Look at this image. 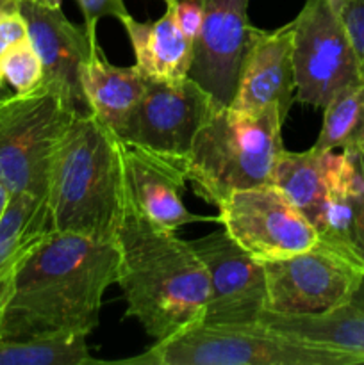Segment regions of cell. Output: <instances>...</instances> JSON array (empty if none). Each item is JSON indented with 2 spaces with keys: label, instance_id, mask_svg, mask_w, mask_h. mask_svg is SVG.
Here are the masks:
<instances>
[{
  "label": "cell",
  "instance_id": "6da1fadb",
  "mask_svg": "<svg viewBox=\"0 0 364 365\" xmlns=\"http://www.w3.org/2000/svg\"><path fill=\"white\" fill-rule=\"evenodd\" d=\"M114 241L52 230L18 273L0 339L88 337L100 321L103 292L116 284Z\"/></svg>",
  "mask_w": 364,
  "mask_h": 365
},
{
  "label": "cell",
  "instance_id": "7a4b0ae2",
  "mask_svg": "<svg viewBox=\"0 0 364 365\" xmlns=\"http://www.w3.org/2000/svg\"><path fill=\"white\" fill-rule=\"evenodd\" d=\"M114 242L118 280L127 310L159 342L203 323L209 277L189 241L157 227L125 196Z\"/></svg>",
  "mask_w": 364,
  "mask_h": 365
},
{
  "label": "cell",
  "instance_id": "3957f363",
  "mask_svg": "<svg viewBox=\"0 0 364 365\" xmlns=\"http://www.w3.org/2000/svg\"><path fill=\"white\" fill-rule=\"evenodd\" d=\"M123 200L120 139L91 110L77 113L50 164L46 205L52 228L114 241Z\"/></svg>",
  "mask_w": 364,
  "mask_h": 365
},
{
  "label": "cell",
  "instance_id": "277c9868",
  "mask_svg": "<svg viewBox=\"0 0 364 365\" xmlns=\"http://www.w3.org/2000/svg\"><path fill=\"white\" fill-rule=\"evenodd\" d=\"M284 121L277 107L248 114L218 106L196 132L186 159L193 192L218 207L231 192L270 184L285 150Z\"/></svg>",
  "mask_w": 364,
  "mask_h": 365
},
{
  "label": "cell",
  "instance_id": "5b68a950",
  "mask_svg": "<svg viewBox=\"0 0 364 365\" xmlns=\"http://www.w3.org/2000/svg\"><path fill=\"white\" fill-rule=\"evenodd\" d=\"M118 364L131 365H345L328 348L295 341L261 323H200Z\"/></svg>",
  "mask_w": 364,
  "mask_h": 365
},
{
  "label": "cell",
  "instance_id": "8992f818",
  "mask_svg": "<svg viewBox=\"0 0 364 365\" xmlns=\"http://www.w3.org/2000/svg\"><path fill=\"white\" fill-rule=\"evenodd\" d=\"M79 110L39 84L0 100V184L46 200L54 150Z\"/></svg>",
  "mask_w": 364,
  "mask_h": 365
},
{
  "label": "cell",
  "instance_id": "52a82bcc",
  "mask_svg": "<svg viewBox=\"0 0 364 365\" xmlns=\"http://www.w3.org/2000/svg\"><path fill=\"white\" fill-rule=\"evenodd\" d=\"M291 24L295 102L325 109L339 91L363 84L355 50L330 0H307Z\"/></svg>",
  "mask_w": 364,
  "mask_h": 365
},
{
  "label": "cell",
  "instance_id": "ba28073f",
  "mask_svg": "<svg viewBox=\"0 0 364 365\" xmlns=\"http://www.w3.org/2000/svg\"><path fill=\"white\" fill-rule=\"evenodd\" d=\"M264 264L266 310L289 316L323 314L352 302L364 266L318 241L314 248Z\"/></svg>",
  "mask_w": 364,
  "mask_h": 365
},
{
  "label": "cell",
  "instance_id": "9c48e42d",
  "mask_svg": "<svg viewBox=\"0 0 364 365\" xmlns=\"http://www.w3.org/2000/svg\"><path fill=\"white\" fill-rule=\"evenodd\" d=\"M216 217L223 230L259 262L302 253L320 241L310 221L271 182L231 192L218 205Z\"/></svg>",
  "mask_w": 364,
  "mask_h": 365
},
{
  "label": "cell",
  "instance_id": "30bf717a",
  "mask_svg": "<svg viewBox=\"0 0 364 365\" xmlns=\"http://www.w3.org/2000/svg\"><path fill=\"white\" fill-rule=\"evenodd\" d=\"M218 103L193 78L152 81L125 127L116 134L121 143L188 159L193 139Z\"/></svg>",
  "mask_w": 364,
  "mask_h": 365
},
{
  "label": "cell",
  "instance_id": "8fae6325",
  "mask_svg": "<svg viewBox=\"0 0 364 365\" xmlns=\"http://www.w3.org/2000/svg\"><path fill=\"white\" fill-rule=\"evenodd\" d=\"M189 245L209 277L203 323L225 327L259 323L268 307L264 264L248 255L225 230L211 232Z\"/></svg>",
  "mask_w": 364,
  "mask_h": 365
},
{
  "label": "cell",
  "instance_id": "7c38bea8",
  "mask_svg": "<svg viewBox=\"0 0 364 365\" xmlns=\"http://www.w3.org/2000/svg\"><path fill=\"white\" fill-rule=\"evenodd\" d=\"M250 0H202L203 21L195 43L189 78L218 103L231 106L250 39Z\"/></svg>",
  "mask_w": 364,
  "mask_h": 365
},
{
  "label": "cell",
  "instance_id": "4fadbf2b",
  "mask_svg": "<svg viewBox=\"0 0 364 365\" xmlns=\"http://www.w3.org/2000/svg\"><path fill=\"white\" fill-rule=\"evenodd\" d=\"M20 11L27 21L29 39L41 61V84L59 95L71 109L89 110L82 71L96 43L89 41L84 29L71 24L61 7L20 0Z\"/></svg>",
  "mask_w": 364,
  "mask_h": 365
},
{
  "label": "cell",
  "instance_id": "5bb4252c",
  "mask_svg": "<svg viewBox=\"0 0 364 365\" xmlns=\"http://www.w3.org/2000/svg\"><path fill=\"white\" fill-rule=\"evenodd\" d=\"M120 153L125 196L152 223L171 232L198 221L218 223V217L189 212L182 202V191L188 182L184 159H175L121 141Z\"/></svg>",
  "mask_w": 364,
  "mask_h": 365
},
{
  "label": "cell",
  "instance_id": "9a60e30c",
  "mask_svg": "<svg viewBox=\"0 0 364 365\" xmlns=\"http://www.w3.org/2000/svg\"><path fill=\"white\" fill-rule=\"evenodd\" d=\"M295 103L293 71V24L275 31L250 29L238 89L231 106L241 113L257 114L277 107L288 118Z\"/></svg>",
  "mask_w": 364,
  "mask_h": 365
},
{
  "label": "cell",
  "instance_id": "2e32d148",
  "mask_svg": "<svg viewBox=\"0 0 364 365\" xmlns=\"http://www.w3.org/2000/svg\"><path fill=\"white\" fill-rule=\"evenodd\" d=\"M259 323L295 341L328 348L345 365L364 364V309L348 302L323 314L289 316L264 310Z\"/></svg>",
  "mask_w": 364,
  "mask_h": 365
},
{
  "label": "cell",
  "instance_id": "e0dca14e",
  "mask_svg": "<svg viewBox=\"0 0 364 365\" xmlns=\"http://www.w3.org/2000/svg\"><path fill=\"white\" fill-rule=\"evenodd\" d=\"M120 24L132 45L134 66L143 77L152 81H181L189 77L193 39L178 29L173 9L168 4L163 16L156 21H138L127 14Z\"/></svg>",
  "mask_w": 364,
  "mask_h": 365
},
{
  "label": "cell",
  "instance_id": "ac0fdd59",
  "mask_svg": "<svg viewBox=\"0 0 364 365\" xmlns=\"http://www.w3.org/2000/svg\"><path fill=\"white\" fill-rule=\"evenodd\" d=\"M52 230L46 200L11 195L0 220V323L21 266Z\"/></svg>",
  "mask_w": 364,
  "mask_h": 365
},
{
  "label": "cell",
  "instance_id": "d6986e66",
  "mask_svg": "<svg viewBox=\"0 0 364 365\" xmlns=\"http://www.w3.org/2000/svg\"><path fill=\"white\" fill-rule=\"evenodd\" d=\"M82 86L88 109L116 135L141 100L146 77L136 66L111 64L96 43L84 64Z\"/></svg>",
  "mask_w": 364,
  "mask_h": 365
},
{
  "label": "cell",
  "instance_id": "ffe728a7",
  "mask_svg": "<svg viewBox=\"0 0 364 365\" xmlns=\"http://www.w3.org/2000/svg\"><path fill=\"white\" fill-rule=\"evenodd\" d=\"M330 152L309 148L305 152H284L275 164L271 184L310 221L314 227L328 189Z\"/></svg>",
  "mask_w": 364,
  "mask_h": 365
},
{
  "label": "cell",
  "instance_id": "44dd1931",
  "mask_svg": "<svg viewBox=\"0 0 364 365\" xmlns=\"http://www.w3.org/2000/svg\"><path fill=\"white\" fill-rule=\"evenodd\" d=\"M102 364L89 355L84 335L38 339H0V365Z\"/></svg>",
  "mask_w": 364,
  "mask_h": 365
},
{
  "label": "cell",
  "instance_id": "7402d4cb",
  "mask_svg": "<svg viewBox=\"0 0 364 365\" xmlns=\"http://www.w3.org/2000/svg\"><path fill=\"white\" fill-rule=\"evenodd\" d=\"M364 143V82L339 91L323 109V123L313 148L346 150Z\"/></svg>",
  "mask_w": 364,
  "mask_h": 365
},
{
  "label": "cell",
  "instance_id": "603a6c76",
  "mask_svg": "<svg viewBox=\"0 0 364 365\" xmlns=\"http://www.w3.org/2000/svg\"><path fill=\"white\" fill-rule=\"evenodd\" d=\"M43 81V66L31 39L25 38L0 57V82L14 93H27Z\"/></svg>",
  "mask_w": 364,
  "mask_h": 365
},
{
  "label": "cell",
  "instance_id": "cb8c5ba5",
  "mask_svg": "<svg viewBox=\"0 0 364 365\" xmlns=\"http://www.w3.org/2000/svg\"><path fill=\"white\" fill-rule=\"evenodd\" d=\"M352 157L357 170L355 187H353V223H352V245L357 259L364 266V143L353 148H346Z\"/></svg>",
  "mask_w": 364,
  "mask_h": 365
},
{
  "label": "cell",
  "instance_id": "d4e9b609",
  "mask_svg": "<svg viewBox=\"0 0 364 365\" xmlns=\"http://www.w3.org/2000/svg\"><path fill=\"white\" fill-rule=\"evenodd\" d=\"M348 34L364 82V0H330Z\"/></svg>",
  "mask_w": 364,
  "mask_h": 365
},
{
  "label": "cell",
  "instance_id": "484cf974",
  "mask_svg": "<svg viewBox=\"0 0 364 365\" xmlns=\"http://www.w3.org/2000/svg\"><path fill=\"white\" fill-rule=\"evenodd\" d=\"M82 14H84V31L89 41H96V25L102 18L114 16L116 20H123L128 14L123 0H77Z\"/></svg>",
  "mask_w": 364,
  "mask_h": 365
},
{
  "label": "cell",
  "instance_id": "4316f807",
  "mask_svg": "<svg viewBox=\"0 0 364 365\" xmlns=\"http://www.w3.org/2000/svg\"><path fill=\"white\" fill-rule=\"evenodd\" d=\"M164 4L173 9L178 29L195 43L203 21L202 0H164Z\"/></svg>",
  "mask_w": 364,
  "mask_h": 365
},
{
  "label": "cell",
  "instance_id": "83f0119b",
  "mask_svg": "<svg viewBox=\"0 0 364 365\" xmlns=\"http://www.w3.org/2000/svg\"><path fill=\"white\" fill-rule=\"evenodd\" d=\"M29 38L27 21L21 14L20 7L0 16V57L7 52L13 45L21 39Z\"/></svg>",
  "mask_w": 364,
  "mask_h": 365
},
{
  "label": "cell",
  "instance_id": "f1b7e54d",
  "mask_svg": "<svg viewBox=\"0 0 364 365\" xmlns=\"http://www.w3.org/2000/svg\"><path fill=\"white\" fill-rule=\"evenodd\" d=\"M20 7V0H0V16Z\"/></svg>",
  "mask_w": 364,
  "mask_h": 365
},
{
  "label": "cell",
  "instance_id": "f546056e",
  "mask_svg": "<svg viewBox=\"0 0 364 365\" xmlns=\"http://www.w3.org/2000/svg\"><path fill=\"white\" fill-rule=\"evenodd\" d=\"M9 198H11V192L7 191L6 185L0 184V220H2L4 212H6V207L7 203H9Z\"/></svg>",
  "mask_w": 364,
  "mask_h": 365
},
{
  "label": "cell",
  "instance_id": "4dcf8cb0",
  "mask_svg": "<svg viewBox=\"0 0 364 365\" xmlns=\"http://www.w3.org/2000/svg\"><path fill=\"white\" fill-rule=\"evenodd\" d=\"M352 303H355V305L363 307V309H364V278H363V282H360V285H359V289H357V292H355V294H353Z\"/></svg>",
  "mask_w": 364,
  "mask_h": 365
},
{
  "label": "cell",
  "instance_id": "1f68e13d",
  "mask_svg": "<svg viewBox=\"0 0 364 365\" xmlns=\"http://www.w3.org/2000/svg\"><path fill=\"white\" fill-rule=\"evenodd\" d=\"M36 2L43 4V6H49V7H61V0H36Z\"/></svg>",
  "mask_w": 364,
  "mask_h": 365
},
{
  "label": "cell",
  "instance_id": "d6a6232c",
  "mask_svg": "<svg viewBox=\"0 0 364 365\" xmlns=\"http://www.w3.org/2000/svg\"><path fill=\"white\" fill-rule=\"evenodd\" d=\"M9 95V93H7V89H6V86L2 84V82H0V100L4 98V96H7Z\"/></svg>",
  "mask_w": 364,
  "mask_h": 365
}]
</instances>
